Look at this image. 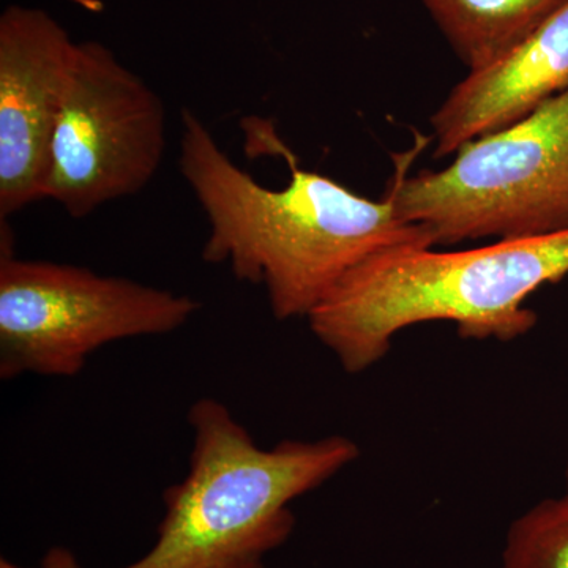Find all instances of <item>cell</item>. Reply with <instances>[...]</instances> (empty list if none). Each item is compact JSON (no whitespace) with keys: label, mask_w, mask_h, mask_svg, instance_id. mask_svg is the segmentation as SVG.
Wrapping results in <instances>:
<instances>
[{"label":"cell","mask_w":568,"mask_h":568,"mask_svg":"<svg viewBox=\"0 0 568 568\" xmlns=\"http://www.w3.org/2000/svg\"><path fill=\"white\" fill-rule=\"evenodd\" d=\"M500 568H568V493L545 499L508 529Z\"/></svg>","instance_id":"10"},{"label":"cell","mask_w":568,"mask_h":568,"mask_svg":"<svg viewBox=\"0 0 568 568\" xmlns=\"http://www.w3.org/2000/svg\"><path fill=\"white\" fill-rule=\"evenodd\" d=\"M566 275L568 231L463 252L398 246L354 267L306 320L347 373H362L399 332L433 321L463 338L514 342L537 324L529 295Z\"/></svg>","instance_id":"2"},{"label":"cell","mask_w":568,"mask_h":568,"mask_svg":"<svg viewBox=\"0 0 568 568\" xmlns=\"http://www.w3.org/2000/svg\"><path fill=\"white\" fill-rule=\"evenodd\" d=\"M467 70L491 65L568 0H420Z\"/></svg>","instance_id":"9"},{"label":"cell","mask_w":568,"mask_h":568,"mask_svg":"<svg viewBox=\"0 0 568 568\" xmlns=\"http://www.w3.org/2000/svg\"><path fill=\"white\" fill-rule=\"evenodd\" d=\"M566 491L568 493V462L566 466Z\"/></svg>","instance_id":"12"},{"label":"cell","mask_w":568,"mask_h":568,"mask_svg":"<svg viewBox=\"0 0 568 568\" xmlns=\"http://www.w3.org/2000/svg\"><path fill=\"white\" fill-rule=\"evenodd\" d=\"M166 114L151 85L99 41L78 43L43 200L73 219L140 193L162 166Z\"/></svg>","instance_id":"6"},{"label":"cell","mask_w":568,"mask_h":568,"mask_svg":"<svg viewBox=\"0 0 568 568\" xmlns=\"http://www.w3.org/2000/svg\"><path fill=\"white\" fill-rule=\"evenodd\" d=\"M200 308L175 294L78 265L0 254V377H73L100 347L173 334Z\"/></svg>","instance_id":"5"},{"label":"cell","mask_w":568,"mask_h":568,"mask_svg":"<svg viewBox=\"0 0 568 568\" xmlns=\"http://www.w3.org/2000/svg\"><path fill=\"white\" fill-rule=\"evenodd\" d=\"M190 469L164 491L159 538L123 568H264L293 532L291 503L331 480L361 455L345 436L282 440L261 448L223 403L203 398L189 413ZM52 568H78L67 552Z\"/></svg>","instance_id":"3"},{"label":"cell","mask_w":568,"mask_h":568,"mask_svg":"<svg viewBox=\"0 0 568 568\" xmlns=\"http://www.w3.org/2000/svg\"><path fill=\"white\" fill-rule=\"evenodd\" d=\"M179 168L209 223L203 260L227 264L241 282L263 284L276 320L308 317L336 284L373 254L398 246H435L407 223L394 194L375 201L298 166L271 123L246 121L248 148L290 164L280 190L254 181L220 148L189 108L181 112Z\"/></svg>","instance_id":"1"},{"label":"cell","mask_w":568,"mask_h":568,"mask_svg":"<svg viewBox=\"0 0 568 568\" xmlns=\"http://www.w3.org/2000/svg\"><path fill=\"white\" fill-rule=\"evenodd\" d=\"M568 91V2L503 59L452 89L432 118L436 159L511 123Z\"/></svg>","instance_id":"8"},{"label":"cell","mask_w":568,"mask_h":568,"mask_svg":"<svg viewBox=\"0 0 568 568\" xmlns=\"http://www.w3.org/2000/svg\"><path fill=\"white\" fill-rule=\"evenodd\" d=\"M0 568H21V567L13 566V564L7 562V560H2V562H0ZM43 568H52V567H51V564L48 562V560H47V564H44Z\"/></svg>","instance_id":"11"},{"label":"cell","mask_w":568,"mask_h":568,"mask_svg":"<svg viewBox=\"0 0 568 568\" xmlns=\"http://www.w3.org/2000/svg\"><path fill=\"white\" fill-rule=\"evenodd\" d=\"M78 43L51 14L13 6L0 17V219L43 200L51 145Z\"/></svg>","instance_id":"7"},{"label":"cell","mask_w":568,"mask_h":568,"mask_svg":"<svg viewBox=\"0 0 568 568\" xmlns=\"http://www.w3.org/2000/svg\"><path fill=\"white\" fill-rule=\"evenodd\" d=\"M455 155L444 170L398 175L390 190L433 245L568 231V91Z\"/></svg>","instance_id":"4"}]
</instances>
